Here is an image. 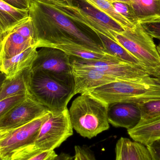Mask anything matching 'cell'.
Listing matches in <instances>:
<instances>
[{
    "label": "cell",
    "mask_w": 160,
    "mask_h": 160,
    "mask_svg": "<svg viewBox=\"0 0 160 160\" xmlns=\"http://www.w3.org/2000/svg\"><path fill=\"white\" fill-rule=\"evenodd\" d=\"M75 156L72 157L69 154L66 153H61L59 155H57L55 158L51 160H74Z\"/></svg>",
    "instance_id": "cell-33"
},
{
    "label": "cell",
    "mask_w": 160,
    "mask_h": 160,
    "mask_svg": "<svg viewBox=\"0 0 160 160\" xmlns=\"http://www.w3.org/2000/svg\"><path fill=\"white\" fill-rule=\"evenodd\" d=\"M70 61L72 66L92 68L104 71L118 81L141 82L143 78L150 76L143 68L125 62L121 60L113 62L96 61L70 56Z\"/></svg>",
    "instance_id": "cell-10"
},
{
    "label": "cell",
    "mask_w": 160,
    "mask_h": 160,
    "mask_svg": "<svg viewBox=\"0 0 160 160\" xmlns=\"http://www.w3.org/2000/svg\"><path fill=\"white\" fill-rule=\"evenodd\" d=\"M49 112L18 128L10 130L0 140V157L9 158L16 150L34 143L40 127L48 118Z\"/></svg>",
    "instance_id": "cell-11"
},
{
    "label": "cell",
    "mask_w": 160,
    "mask_h": 160,
    "mask_svg": "<svg viewBox=\"0 0 160 160\" xmlns=\"http://www.w3.org/2000/svg\"><path fill=\"white\" fill-rule=\"evenodd\" d=\"M29 3L31 2L32 1H38V2H41L44 3L48 4L54 5L55 6H62L67 4L65 3L60 0H27Z\"/></svg>",
    "instance_id": "cell-32"
},
{
    "label": "cell",
    "mask_w": 160,
    "mask_h": 160,
    "mask_svg": "<svg viewBox=\"0 0 160 160\" xmlns=\"http://www.w3.org/2000/svg\"><path fill=\"white\" fill-rule=\"evenodd\" d=\"M128 132L133 141L148 145L154 141L160 139V116L148 120H141Z\"/></svg>",
    "instance_id": "cell-15"
},
{
    "label": "cell",
    "mask_w": 160,
    "mask_h": 160,
    "mask_svg": "<svg viewBox=\"0 0 160 160\" xmlns=\"http://www.w3.org/2000/svg\"><path fill=\"white\" fill-rule=\"evenodd\" d=\"M74 89L42 72H32L30 94L52 113L67 109Z\"/></svg>",
    "instance_id": "cell-4"
},
{
    "label": "cell",
    "mask_w": 160,
    "mask_h": 160,
    "mask_svg": "<svg viewBox=\"0 0 160 160\" xmlns=\"http://www.w3.org/2000/svg\"><path fill=\"white\" fill-rule=\"evenodd\" d=\"M108 108V104L90 94H81L68 110L73 129L89 139L109 129Z\"/></svg>",
    "instance_id": "cell-2"
},
{
    "label": "cell",
    "mask_w": 160,
    "mask_h": 160,
    "mask_svg": "<svg viewBox=\"0 0 160 160\" xmlns=\"http://www.w3.org/2000/svg\"><path fill=\"white\" fill-rule=\"evenodd\" d=\"M54 8L71 20L87 26L95 33L101 34L113 40V33L123 32V28L119 24L91 6L81 8L74 4L66 5Z\"/></svg>",
    "instance_id": "cell-6"
},
{
    "label": "cell",
    "mask_w": 160,
    "mask_h": 160,
    "mask_svg": "<svg viewBox=\"0 0 160 160\" xmlns=\"http://www.w3.org/2000/svg\"><path fill=\"white\" fill-rule=\"evenodd\" d=\"M89 5L104 13L113 20L122 26L125 30L132 31L136 26L131 22L122 15L118 13L112 4L105 0H83Z\"/></svg>",
    "instance_id": "cell-20"
},
{
    "label": "cell",
    "mask_w": 160,
    "mask_h": 160,
    "mask_svg": "<svg viewBox=\"0 0 160 160\" xmlns=\"http://www.w3.org/2000/svg\"><path fill=\"white\" fill-rule=\"evenodd\" d=\"M129 160H151L150 154L146 146L135 141H129Z\"/></svg>",
    "instance_id": "cell-24"
},
{
    "label": "cell",
    "mask_w": 160,
    "mask_h": 160,
    "mask_svg": "<svg viewBox=\"0 0 160 160\" xmlns=\"http://www.w3.org/2000/svg\"><path fill=\"white\" fill-rule=\"evenodd\" d=\"M74 160H80L79 157L78 156L77 154H75V159Z\"/></svg>",
    "instance_id": "cell-38"
},
{
    "label": "cell",
    "mask_w": 160,
    "mask_h": 160,
    "mask_svg": "<svg viewBox=\"0 0 160 160\" xmlns=\"http://www.w3.org/2000/svg\"><path fill=\"white\" fill-rule=\"evenodd\" d=\"M28 95H16L0 101V121L14 107L23 101Z\"/></svg>",
    "instance_id": "cell-25"
},
{
    "label": "cell",
    "mask_w": 160,
    "mask_h": 160,
    "mask_svg": "<svg viewBox=\"0 0 160 160\" xmlns=\"http://www.w3.org/2000/svg\"><path fill=\"white\" fill-rule=\"evenodd\" d=\"M113 40L138 59L149 76L160 73V56L153 38L139 23L132 31L113 33Z\"/></svg>",
    "instance_id": "cell-3"
},
{
    "label": "cell",
    "mask_w": 160,
    "mask_h": 160,
    "mask_svg": "<svg viewBox=\"0 0 160 160\" xmlns=\"http://www.w3.org/2000/svg\"><path fill=\"white\" fill-rule=\"evenodd\" d=\"M157 49H158V52L160 56V43L159 44L158 46L157 47Z\"/></svg>",
    "instance_id": "cell-39"
},
{
    "label": "cell",
    "mask_w": 160,
    "mask_h": 160,
    "mask_svg": "<svg viewBox=\"0 0 160 160\" xmlns=\"http://www.w3.org/2000/svg\"><path fill=\"white\" fill-rule=\"evenodd\" d=\"M49 112L30 94L0 121V130L18 128Z\"/></svg>",
    "instance_id": "cell-12"
},
{
    "label": "cell",
    "mask_w": 160,
    "mask_h": 160,
    "mask_svg": "<svg viewBox=\"0 0 160 160\" xmlns=\"http://www.w3.org/2000/svg\"><path fill=\"white\" fill-rule=\"evenodd\" d=\"M32 67L25 69L10 79L4 81L0 89V101L18 95H30Z\"/></svg>",
    "instance_id": "cell-16"
},
{
    "label": "cell",
    "mask_w": 160,
    "mask_h": 160,
    "mask_svg": "<svg viewBox=\"0 0 160 160\" xmlns=\"http://www.w3.org/2000/svg\"><path fill=\"white\" fill-rule=\"evenodd\" d=\"M73 134L68 108L59 113L50 112L48 118L40 127L34 144L43 151L54 150Z\"/></svg>",
    "instance_id": "cell-7"
},
{
    "label": "cell",
    "mask_w": 160,
    "mask_h": 160,
    "mask_svg": "<svg viewBox=\"0 0 160 160\" xmlns=\"http://www.w3.org/2000/svg\"><path fill=\"white\" fill-rule=\"evenodd\" d=\"M112 4L118 13L122 15L135 26L140 23L130 4L121 2H115Z\"/></svg>",
    "instance_id": "cell-26"
},
{
    "label": "cell",
    "mask_w": 160,
    "mask_h": 160,
    "mask_svg": "<svg viewBox=\"0 0 160 160\" xmlns=\"http://www.w3.org/2000/svg\"><path fill=\"white\" fill-rule=\"evenodd\" d=\"M109 2L112 3L115 2H121L127 3L130 4L131 2V0H105Z\"/></svg>",
    "instance_id": "cell-34"
},
{
    "label": "cell",
    "mask_w": 160,
    "mask_h": 160,
    "mask_svg": "<svg viewBox=\"0 0 160 160\" xmlns=\"http://www.w3.org/2000/svg\"><path fill=\"white\" fill-rule=\"evenodd\" d=\"M151 160H160V139L147 146Z\"/></svg>",
    "instance_id": "cell-30"
},
{
    "label": "cell",
    "mask_w": 160,
    "mask_h": 160,
    "mask_svg": "<svg viewBox=\"0 0 160 160\" xmlns=\"http://www.w3.org/2000/svg\"><path fill=\"white\" fill-rule=\"evenodd\" d=\"M10 130H0V140L5 135H6Z\"/></svg>",
    "instance_id": "cell-35"
},
{
    "label": "cell",
    "mask_w": 160,
    "mask_h": 160,
    "mask_svg": "<svg viewBox=\"0 0 160 160\" xmlns=\"http://www.w3.org/2000/svg\"><path fill=\"white\" fill-rule=\"evenodd\" d=\"M2 73H1V71H0V74H2Z\"/></svg>",
    "instance_id": "cell-43"
},
{
    "label": "cell",
    "mask_w": 160,
    "mask_h": 160,
    "mask_svg": "<svg viewBox=\"0 0 160 160\" xmlns=\"http://www.w3.org/2000/svg\"><path fill=\"white\" fill-rule=\"evenodd\" d=\"M75 151L81 160H97L94 154L87 148L76 146Z\"/></svg>",
    "instance_id": "cell-29"
},
{
    "label": "cell",
    "mask_w": 160,
    "mask_h": 160,
    "mask_svg": "<svg viewBox=\"0 0 160 160\" xmlns=\"http://www.w3.org/2000/svg\"><path fill=\"white\" fill-rule=\"evenodd\" d=\"M29 9L16 8L0 0V35L2 36L29 16Z\"/></svg>",
    "instance_id": "cell-18"
},
{
    "label": "cell",
    "mask_w": 160,
    "mask_h": 160,
    "mask_svg": "<svg viewBox=\"0 0 160 160\" xmlns=\"http://www.w3.org/2000/svg\"><path fill=\"white\" fill-rule=\"evenodd\" d=\"M154 78H157L160 79V73L159 74H158V75L156 76V77H154Z\"/></svg>",
    "instance_id": "cell-41"
},
{
    "label": "cell",
    "mask_w": 160,
    "mask_h": 160,
    "mask_svg": "<svg viewBox=\"0 0 160 160\" xmlns=\"http://www.w3.org/2000/svg\"><path fill=\"white\" fill-rule=\"evenodd\" d=\"M142 82L148 85V91L139 98L133 100L131 102H138L144 101L160 99V79L148 76L143 78Z\"/></svg>",
    "instance_id": "cell-22"
},
{
    "label": "cell",
    "mask_w": 160,
    "mask_h": 160,
    "mask_svg": "<svg viewBox=\"0 0 160 160\" xmlns=\"http://www.w3.org/2000/svg\"><path fill=\"white\" fill-rule=\"evenodd\" d=\"M57 154L54 150L43 151L34 143L16 150L11 154L9 160H51Z\"/></svg>",
    "instance_id": "cell-21"
},
{
    "label": "cell",
    "mask_w": 160,
    "mask_h": 160,
    "mask_svg": "<svg viewBox=\"0 0 160 160\" xmlns=\"http://www.w3.org/2000/svg\"><path fill=\"white\" fill-rule=\"evenodd\" d=\"M29 10L37 48L74 43L97 52L106 53L101 43L80 29L51 5L32 1L30 2Z\"/></svg>",
    "instance_id": "cell-1"
},
{
    "label": "cell",
    "mask_w": 160,
    "mask_h": 160,
    "mask_svg": "<svg viewBox=\"0 0 160 160\" xmlns=\"http://www.w3.org/2000/svg\"><path fill=\"white\" fill-rule=\"evenodd\" d=\"M32 47H37V42L32 19L28 16L2 36L0 41V62Z\"/></svg>",
    "instance_id": "cell-8"
},
{
    "label": "cell",
    "mask_w": 160,
    "mask_h": 160,
    "mask_svg": "<svg viewBox=\"0 0 160 160\" xmlns=\"http://www.w3.org/2000/svg\"><path fill=\"white\" fill-rule=\"evenodd\" d=\"M12 6L19 9H29L30 3L27 0H2Z\"/></svg>",
    "instance_id": "cell-31"
},
{
    "label": "cell",
    "mask_w": 160,
    "mask_h": 160,
    "mask_svg": "<svg viewBox=\"0 0 160 160\" xmlns=\"http://www.w3.org/2000/svg\"><path fill=\"white\" fill-rule=\"evenodd\" d=\"M146 32L152 38L160 40V22L142 23Z\"/></svg>",
    "instance_id": "cell-28"
},
{
    "label": "cell",
    "mask_w": 160,
    "mask_h": 160,
    "mask_svg": "<svg viewBox=\"0 0 160 160\" xmlns=\"http://www.w3.org/2000/svg\"><path fill=\"white\" fill-rule=\"evenodd\" d=\"M41 48L32 65V72L46 73L74 89L75 80L70 56L59 49Z\"/></svg>",
    "instance_id": "cell-5"
},
{
    "label": "cell",
    "mask_w": 160,
    "mask_h": 160,
    "mask_svg": "<svg viewBox=\"0 0 160 160\" xmlns=\"http://www.w3.org/2000/svg\"><path fill=\"white\" fill-rule=\"evenodd\" d=\"M5 76L2 73V74H0V89H1L2 85L4 81L5 80Z\"/></svg>",
    "instance_id": "cell-36"
},
{
    "label": "cell",
    "mask_w": 160,
    "mask_h": 160,
    "mask_svg": "<svg viewBox=\"0 0 160 160\" xmlns=\"http://www.w3.org/2000/svg\"><path fill=\"white\" fill-rule=\"evenodd\" d=\"M108 119L109 124L114 127L128 130L139 124L142 116L137 103L123 102L108 105Z\"/></svg>",
    "instance_id": "cell-13"
},
{
    "label": "cell",
    "mask_w": 160,
    "mask_h": 160,
    "mask_svg": "<svg viewBox=\"0 0 160 160\" xmlns=\"http://www.w3.org/2000/svg\"><path fill=\"white\" fill-rule=\"evenodd\" d=\"M135 103L140 108L141 120H148L160 116V99L144 101Z\"/></svg>",
    "instance_id": "cell-23"
},
{
    "label": "cell",
    "mask_w": 160,
    "mask_h": 160,
    "mask_svg": "<svg viewBox=\"0 0 160 160\" xmlns=\"http://www.w3.org/2000/svg\"><path fill=\"white\" fill-rule=\"evenodd\" d=\"M148 85L142 82L120 81L112 82L88 90L85 93L109 104L129 102L147 93Z\"/></svg>",
    "instance_id": "cell-9"
},
{
    "label": "cell",
    "mask_w": 160,
    "mask_h": 160,
    "mask_svg": "<svg viewBox=\"0 0 160 160\" xmlns=\"http://www.w3.org/2000/svg\"><path fill=\"white\" fill-rule=\"evenodd\" d=\"M60 1H62L65 3L66 4L68 5H73V1L74 0H60Z\"/></svg>",
    "instance_id": "cell-37"
},
{
    "label": "cell",
    "mask_w": 160,
    "mask_h": 160,
    "mask_svg": "<svg viewBox=\"0 0 160 160\" xmlns=\"http://www.w3.org/2000/svg\"><path fill=\"white\" fill-rule=\"evenodd\" d=\"M0 160H9V158H4L0 157Z\"/></svg>",
    "instance_id": "cell-40"
},
{
    "label": "cell",
    "mask_w": 160,
    "mask_h": 160,
    "mask_svg": "<svg viewBox=\"0 0 160 160\" xmlns=\"http://www.w3.org/2000/svg\"><path fill=\"white\" fill-rule=\"evenodd\" d=\"M96 35L99 39L106 53L112 55L125 62L144 68L138 59L115 40L101 34L97 33Z\"/></svg>",
    "instance_id": "cell-19"
},
{
    "label": "cell",
    "mask_w": 160,
    "mask_h": 160,
    "mask_svg": "<svg viewBox=\"0 0 160 160\" xmlns=\"http://www.w3.org/2000/svg\"><path fill=\"white\" fill-rule=\"evenodd\" d=\"M130 4L141 24L160 22V0H131Z\"/></svg>",
    "instance_id": "cell-17"
},
{
    "label": "cell",
    "mask_w": 160,
    "mask_h": 160,
    "mask_svg": "<svg viewBox=\"0 0 160 160\" xmlns=\"http://www.w3.org/2000/svg\"><path fill=\"white\" fill-rule=\"evenodd\" d=\"M130 139L121 137L118 141L115 148V160H129V141Z\"/></svg>",
    "instance_id": "cell-27"
},
{
    "label": "cell",
    "mask_w": 160,
    "mask_h": 160,
    "mask_svg": "<svg viewBox=\"0 0 160 160\" xmlns=\"http://www.w3.org/2000/svg\"><path fill=\"white\" fill-rule=\"evenodd\" d=\"M1 35H0V41H1Z\"/></svg>",
    "instance_id": "cell-42"
},
{
    "label": "cell",
    "mask_w": 160,
    "mask_h": 160,
    "mask_svg": "<svg viewBox=\"0 0 160 160\" xmlns=\"http://www.w3.org/2000/svg\"><path fill=\"white\" fill-rule=\"evenodd\" d=\"M38 48L31 47L18 55L0 62V71L7 79H10L25 69L32 67L37 55Z\"/></svg>",
    "instance_id": "cell-14"
}]
</instances>
